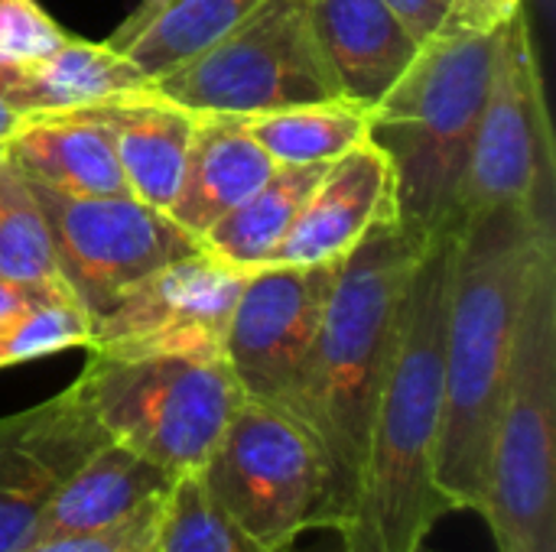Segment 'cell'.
<instances>
[{"mask_svg": "<svg viewBox=\"0 0 556 552\" xmlns=\"http://www.w3.org/2000/svg\"><path fill=\"white\" fill-rule=\"evenodd\" d=\"M554 231V208H495L456 231L437 449V488L450 514L485 508L492 433L521 299L538 244Z\"/></svg>", "mask_w": 556, "mask_h": 552, "instance_id": "6da1fadb", "label": "cell"}, {"mask_svg": "<svg viewBox=\"0 0 556 552\" xmlns=\"http://www.w3.org/2000/svg\"><path fill=\"white\" fill-rule=\"evenodd\" d=\"M453 241L427 247L407 283L358 498L339 534L342 552H424L433 527L450 514L437 488V449Z\"/></svg>", "mask_w": 556, "mask_h": 552, "instance_id": "7a4b0ae2", "label": "cell"}, {"mask_svg": "<svg viewBox=\"0 0 556 552\" xmlns=\"http://www.w3.org/2000/svg\"><path fill=\"white\" fill-rule=\"evenodd\" d=\"M420 257L424 247L397 218L378 221L339 264L313 342L293 420L309 433L326 462L332 534L349 527L358 498L375 407Z\"/></svg>", "mask_w": 556, "mask_h": 552, "instance_id": "3957f363", "label": "cell"}, {"mask_svg": "<svg viewBox=\"0 0 556 552\" xmlns=\"http://www.w3.org/2000/svg\"><path fill=\"white\" fill-rule=\"evenodd\" d=\"M498 33H437L368 107V140L388 159L394 215L424 251L459 231V192Z\"/></svg>", "mask_w": 556, "mask_h": 552, "instance_id": "277c9868", "label": "cell"}, {"mask_svg": "<svg viewBox=\"0 0 556 552\" xmlns=\"http://www.w3.org/2000/svg\"><path fill=\"white\" fill-rule=\"evenodd\" d=\"M556 231L538 244L492 433L485 517L498 552H556Z\"/></svg>", "mask_w": 556, "mask_h": 552, "instance_id": "5b68a950", "label": "cell"}, {"mask_svg": "<svg viewBox=\"0 0 556 552\" xmlns=\"http://www.w3.org/2000/svg\"><path fill=\"white\" fill-rule=\"evenodd\" d=\"M104 436L169 475L199 472L244 400L222 355H88L72 381Z\"/></svg>", "mask_w": 556, "mask_h": 552, "instance_id": "8992f818", "label": "cell"}, {"mask_svg": "<svg viewBox=\"0 0 556 552\" xmlns=\"http://www.w3.org/2000/svg\"><path fill=\"white\" fill-rule=\"evenodd\" d=\"M150 85L192 114L222 117L342 98L319 49L309 0H264Z\"/></svg>", "mask_w": 556, "mask_h": 552, "instance_id": "52a82bcc", "label": "cell"}, {"mask_svg": "<svg viewBox=\"0 0 556 552\" xmlns=\"http://www.w3.org/2000/svg\"><path fill=\"white\" fill-rule=\"evenodd\" d=\"M202 478L222 511L264 547L293 550L306 530H332L329 475L316 442L267 403H238Z\"/></svg>", "mask_w": 556, "mask_h": 552, "instance_id": "ba28073f", "label": "cell"}, {"mask_svg": "<svg viewBox=\"0 0 556 552\" xmlns=\"http://www.w3.org/2000/svg\"><path fill=\"white\" fill-rule=\"evenodd\" d=\"M554 133L528 10L498 33L489 91L476 127L459 228L495 208H554Z\"/></svg>", "mask_w": 556, "mask_h": 552, "instance_id": "9c48e42d", "label": "cell"}, {"mask_svg": "<svg viewBox=\"0 0 556 552\" xmlns=\"http://www.w3.org/2000/svg\"><path fill=\"white\" fill-rule=\"evenodd\" d=\"M29 185L46 215L62 283L91 322L153 270L205 251L199 238L137 195L78 198L36 179Z\"/></svg>", "mask_w": 556, "mask_h": 552, "instance_id": "30bf717a", "label": "cell"}, {"mask_svg": "<svg viewBox=\"0 0 556 552\" xmlns=\"http://www.w3.org/2000/svg\"><path fill=\"white\" fill-rule=\"evenodd\" d=\"M339 264H267L248 273L222 342V358L248 400L293 416Z\"/></svg>", "mask_w": 556, "mask_h": 552, "instance_id": "8fae6325", "label": "cell"}, {"mask_svg": "<svg viewBox=\"0 0 556 552\" xmlns=\"http://www.w3.org/2000/svg\"><path fill=\"white\" fill-rule=\"evenodd\" d=\"M251 270L212 251L166 264L91 322L94 355H222L225 329Z\"/></svg>", "mask_w": 556, "mask_h": 552, "instance_id": "7c38bea8", "label": "cell"}, {"mask_svg": "<svg viewBox=\"0 0 556 552\" xmlns=\"http://www.w3.org/2000/svg\"><path fill=\"white\" fill-rule=\"evenodd\" d=\"M104 442L78 387L0 416V552H20L65 478Z\"/></svg>", "mask_w": 556, "mask_h": 552, "instance_id": "4fadbf2b", "label": "cell"}, {"mask_svg": "<svg viewBox=\"0 0 556 552\" xmlns=\"http://www.w3.org/2000/svg\"><path fill=\"white\" fill-rule=\"evenodd\" d=\"M388 218H397L391 169L384 153L371 140H365L326 166L267 264H339L362 244V238L378 221Z\"/></svg>", "mask_w": 556, "mask_h": 552, "instance_id": "5bb4252c", "label": "cell"}, {"mask_svg": "<svg viewBox=\"0 0 556 552\" xmlns=\"http://www.w3.org/2000/svg\"><path fill=\"white\" fill-rule=\"evenodd\" d=\"M173 482L176 475H169L166 468L134 455L117 442H104L52 495L29 543L91 537L124 527L156 511Z\"/></svg>", "mask_w": 556, "mask_h": 552, "instance_id": "9a60e30c", "label": "cell"}, {"mask_svg": "<svg viewBox=\"0 0 556 552\" xmlns=\"http://www.w3.org/2000/svg\"><path fill=\"white\" fill-rule=\"evenodd\" d=\"M72 111L98 120L108 130L130 192L140 202L166 211L179 189L195 114L160 94L153 85L121 91Z\"/></svg>", "mask_w": 556, "mask_h": 552, "instance_id": "2e32d148", "label": "cell"}, {"mask_svg": "<svg viewBox=\"0 0 556 552\" xmlns=\"http://www.w3.org/2000/svg\"><path fill=\"white\" fill-rule=\"evenodd\" d=\"M309 16L342 98L362 107H375L420 52L384 0H309Z\"/></svg>", "mask_w": 556, "mask_h": 552, "instance_id": "e0dca14e", "label": "cell"}, {"mask_svg": "<svg viewBox=\"0 0 556 552\" xmlns=\"http://www.w3.org/2000/svg\"><path fill=\"white\" fill-rule=\"evenodd\" d=\"M274 169L277 163L254 143L248 130L238 127L235 117L195 114L179 189L166 215L202 241L205 231L248 195H254L274 176Z\"/></svg>", "mask_w": 556, "mask_h": 552, "instance_id": "ac0fdd59", "label": "cell"}, {"mask_svg": "<svg viewBox=\"0 0 556 552\" xmlns=\"http://www.w3.org/2000/svg\"><path fill=\"white\" fill-rule=\"evenodd\" d=\"M150 85L147 75L108 42L72 36L33 59H0V98L16 114H55Z\"/></svg>", "mask_w": 556, "mask_h": 552, "instance_id": "d6986e66", "label": "cell"}, {"mask_svg": "<svg viewBox=\"0 0 556 552\" xmlns=\"http://www.w3.org/2000/svg\"><path fill=\"white\" fill-rule=\"evenodd\" d=\"M3 150L29 179L62 195H134L108 130L78 111L26 114Z\"/></svg>", "mask_w": 556, "mask_h": 552, "instance_id": "ffe728a7", "label": "cell"}, {"mask_svg": "<svg viewBox=\"0 0 556 552\" xmlns=\"http://www.w3.org/2000/svg\"><path fill=\"white\" fill-rule=\"evenodd\" d=\"M235 120L241 130L254 137V143L274 163L283 166L332 163L352 146L368 140V107L349 98L244 114Z\"/></svg>", "mask_w": 556, "mask_h": 552, "instance_id": "44dd1931", "label": "cell"}, {"mask_svg": "<svg viewBox=\"0 0 556 552\" xmlns=\"http://www.w3.org/2000/svg\"><path fill=\"white\" fill-rule=\"evenodd\" d=\"M329 163H313V166H283L277 163L274 176L248 195L238 208H231L222 221H215L202 244L215 257L254 270L264 267L280 238L287 234L290 221L303 208L306 195L319 182Z\"/></svg>", "mask_w": 556, "mask_h": 552, "instance_id": "7402d4cb", "label": "cell"}, {"mask_svg": "<svg viewBox=\"0 0 556 552\" xmlns=\"http://www.w3.org/2000/svg\"><path fill=\"white\" fill-rule=\"evenodd\" d=\"M264 0H173L127 49L124 55L147 75H166L231 26H238Z\"/></svg>", "mask_w": 556, "mask_h": 552, "instance_id": "603a6c76", "label": "cell"}, {"mask_svg": "<svg viewBox=\"0 0 556 552\" xmlns=\"http://www.w3.org/2000/svg\"><path fill=\"white\" fill-rule=\"evenodd\" d=\"M0 280L23 286H65L46 215L26 172L0 156Z\"/></svg>", "mask_w": 556, "mask_h": 552, "instance_id": "cb8c5ba5", "label": "cell"}, {"mask_svg": "<svg viewBox=\"0 0 556 552\" xmlns=\"http://www.w3.org/2000/svg\"><path fill=\"white\" fill-rule=\"evenodd\" d=\"M153 552H296L274 550L238 527L205 488L202 468L173 482L160 504Z\"/></svg>", "mask_w": 556, "mask_h": 552, "instance_id": "d4e9b609", "label": "cell"}, {"mask_svg": "<svg viewBox=\"0 0 556 552\" xmlns=\"http://www.w3.org/2000/svg\"><path fill=\"white\" fill-rule=\"evenodd\" d=\"M91 345V316L75 299H46L0 316V368Z\"/></svg>", "mask_w": 556, "mask_h": 552, "instance_id": "484cf974", "label": "cell"}, {"mask_svg": "<svg viewBox=\"0 0 556 552\" xmlns=\"http://www.w3.org/2000/svg\"><path fill=\"white\" fill-rule=\"evenodd\" d=\"M65 33L36 0H0V59H33L65 46Z\"/></svg>", "mask_w": 556, "mask_h": 552, "instance_id": "4316f807", "label": "cell"}, {"mask_svg": "<svg viewBox=\"0 0 556 552\" xmlns=\"http://www.w3.org/2000/svg\"><path fill=\"white\" fill-rule=\"evenodd\" d=\"M156 517L160 508L104 534L91 537H65V540H36L20 552H153L156 543Z\"/></svg>", "mask_w": 556, "mask_h": 552, "instance_id": "83f0119b", "label": "cell"}, {"mask_svg": "<svg viewBox=\"0 0 556 552\" xmlns=\"http://www.w3.org/2000/svg\"><path fill=\"white\" fill-rule=\"evenodd\" d=\"M525 0H453L440 33H498Z\"/></svg>", "mask_w": 556, "mask_h": 552, "instance_id": "f1b7e54d", "label": "cell"}, {"mask_svg": "<svg viewBox=\"0 0 556 552\" xmlns=\"http://www.w3.org/2000/svg\"><path fill=\"white\" fill-rule=\"evenodd\" d=\"M384 3L420 46H427L443 29L453 7V0H384Z\"/></svg>", "mask_w": 556, "mask_h": 552, "instance_id": "f546056e", "label": "cell"}, {"mask_svg": "<svg viewBox=\"0 0 556 552\" xmlns=\"http://www.w3.org/2000/svg\"><path fill=\"white\" fill-rule=\"evenodd\" d=\"M169 3H173V0H140V3L117 23V29H111V36H108L104 42H108L111 49L124 52V49H127V46H130V42H134V39H137V36L166 10V7H169Z\"/></svg>", "mask_w": 556, "mask_h": 552, "instance_id": "4dcf8cb0", "label": "cell"}, {"mask_svg": "<svg viewBox=\"0 0 556 552\" xmlns=\"http://www.w3.org/2000/svg\"><path fill=\"white\" fill-rule=\"evenodd\" d=\"M46 299H75V296L68 293V286H23V283L0 280V316Z\"/></svg>", "mask_w": 556, "mask_h": 552, "instance_id": "1f68e13d", "label": "cell"}, {"mask_svg": "<svg viewBox=\"0 0 556 552\" xmlns=\"http://www.w3.org/2000/svg\"><path fill=\"white\" fill-rule=\"evenodd\" d=\"M23 124V114H16L3 98H0V146L16 133V127Z\"/></svg>", "mask_w": 556, "mask_h": 552, "instance_id": "d6a6232c", "label": "cell"}, {"mask_svg": "<svg viewBox=\"0 0 556 552\" xmlns=\"http://www.w3.org/2000/svg\"><path fill=\"white\" fill-rule=\"evenodd\" d=\"M0 156H3V146H0Z\"/></svg>", "mask_w": 556, "mask_h": 552, "instance_id": "836d02e7", "label": "cell"}]
</instances>
